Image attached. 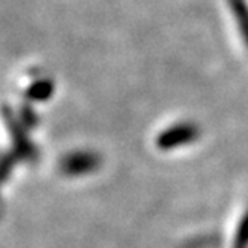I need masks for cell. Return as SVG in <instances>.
Here are the masks:
<instances>
[{
    "label": "cell",
    "mask_w": 248,
    "mask_h": 248,
    "mask_svg": "<svg viewBox=\"0 0 248 248\" xmlns=\"http://www.w3.org/2000/svg\"><path fill=\"white\" fill-rule=\"evenodd\" d=\"M90 165H92V159L83 154H71L61 162L62 171H64L66 175H72V176L77 175V173L88 170Z\"/></svg>",
    "instance_id": "6da1fadb"
}]
</instances>
